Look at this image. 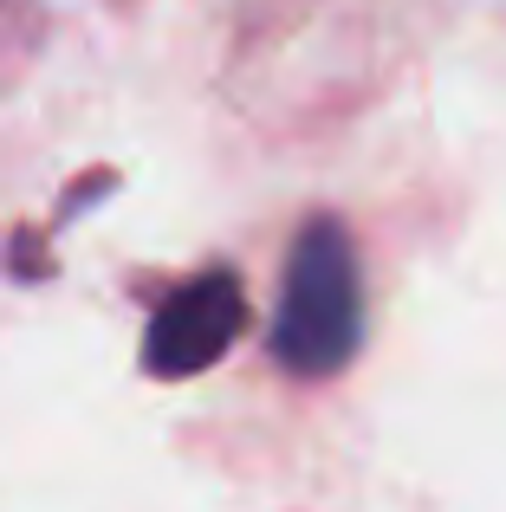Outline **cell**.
I'll list each match as a JSON object with an SVG mask.
<instances>
[{"mask_svg": "<svg viewBox=\"0 0 506 512\" xmlns=\"http://www.w3.org/2000/svg\"><path fill=\"white\" fill-rule=\"evenodd\" d=\"M266 350L299 383H325V376L351 370V357L364 350V266H357L351 227L338 214H312L292 234Z\"/></svg>", "mask_w": 506, "mask_h": 512, "instance_id": "6da1fadb", "label": "cell"}, {"mask_svg": "<svg viewBox=\"0 0 506 512\" xmlns=\"http://www.w3.org/2000/svg\"><path fill=\"white\" fill-rule=\"evenodd\" d=\"M247 331V286L228 266H208L189 286H176L156 305L150 331H143V370L156 383H182V376L215 370Z\"/></svg>", "mask_w": 506, "mask_h": 512, "instance_id": "7a4b0ae2", "label": "cell"}]
</instances>
